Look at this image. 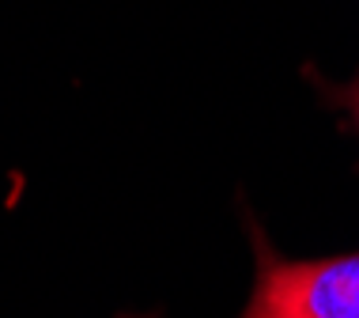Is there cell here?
Wrapping results in <instances>:
<instances>
[{
  "label": "cell",
  "mask_w": 359,
  "mask_h": 318,
  "mask_svg": "<svg viewBox=\"0 0 359 318\" xmlns=\"http://www.w3.org/2000/svg\"><path fill=\"white\" fill-rule=\"evenodd\" d=\"M344 102L352 106V114H355V129H359V80L352 84V88L344 91Z\"/></svg>",
  "instance_id": "cell-2"
},
{
  "label": "cell",
  "mask_w": 359,
  "mask_h": 318,
  "mask_svg": "<svg viewBox=\"0 0 359 318\" xmlns=\"http://www.w3.org/2000/svg\"><path fill=\"white\" fill-rule=\"evenodd\" d=\"M121 318H151V314H121Z\"/></svg>",
  "instance_id": "cell-3"
},
{
  "label": "cell",
  "mask_w": 359,
  "mask_h": 318,
  "mask_svg": "<svg viewBox=\"0 0 359 318\" xmlns=\"http://www.w3.org/2000/svg\"><path fill=\"white\" fill-rule=\"evenodd\" d=\"M242 318H359V250L287 262L257 235V281Z\"/></svg>",
  "instance_id": "cell-1"
}]
</instances>
